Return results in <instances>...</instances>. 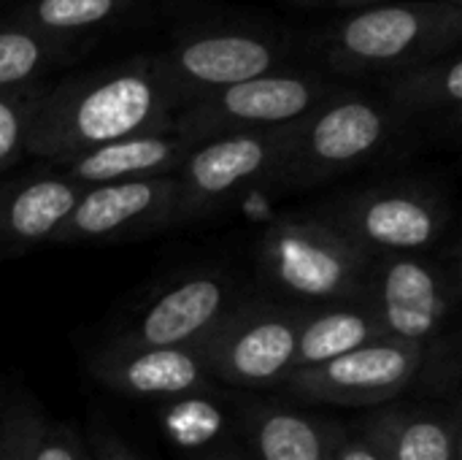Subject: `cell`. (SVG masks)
<instances>
[{
    "mask_svg": "<svg viewBox=\"0 0 462 460\" xmlns=\"http://www.w3.org/2000/svg\"><path fill=\"white\" fill-rule=\"evenodd\" d=\"M81 190L51 165L22 176H0V258L54 244Z\"/></svg>",
    "mask_w": 462,
    "mask_h": 460,
    "instance_id": "e0dca14e",
    "label": "cell"
},
{
    "mask_svg": "<svg viewBox=\"0 0 462 460\" xmlns=\"http://www.w3.org/2000/svg\"><path fill=\"white\" fill-rule=\"evenodd\" d=\"M0 3H5V0H0Z\"/></svg>",
    "mask_w": 462,
    "mask_h": 460,
    "instance_id": "d6a6232c",
    "label": "cell"
},
{
    "mask_svg": "<svg viewBox=\"0 0 462 460\" xmlns=\"http://www.w3.org/2000/svg\"><path fill=\"white\" fill-rule=\"evenodd\" d=\"M300 3H325V0H300Z\"/></svg>",
    "mask_w": 462,
    "mask_h": 460,
    "instance_id": "1f68e13d",
    "label": "cell"
},
{
    "mask_svg": "<svg viewBox=\"0 0 462 460\" xmlns=\"http://www.w3.org/2000/svg\"><path fill=\"white\" fill-rule=\"evenodd\" d=\"M192 144L184 141L173 130L127 136L95 149H87L76 157L54 163L51 168L70 179L79 187L133 182V179H154L171 176L179 171Z\"/></svg>",
    "mask_w": 462,
    "mask_h": 460,
    "instance_id": "ac0fdd59",
    "label": "cell"
},
{
    "mask_svg": "<svg viewBox=\"0 0 462 460\" xmlns=\"http://www.w3.org/2000/svg\"><path fill=\"white\" fill-rule=\"evenodd\" d=\"M43 415L30 401H16L0 415V460H24Z\"/></svg>",
    "mask_w": 462,
    "mask_h": 460,
    "instance_id": "484cf974",
    "label": "cell"
},
{
    "mask_svg": "<svg viewBox=\"0 0 462 460\" xmlns=\"http://www.w3.org/2000/svg\"><path fill=\"white\" fill-rule=\"evenodd\" d=\"M333 460H379V455L352 431V426L341 423L338 442H336V458Z\"/></svg>",
    "mask_w": 462,
    "mask_h": 460,
    "instance_id": "83f0119b",
    "label": "cell"
},
{
    "mask_svg": "<svg viewBox=\"0 0 462 460\" xmlns=\"http://www.w3.org/2000/svg\"><path fill=\"white\" fill-rule=\"evenodd\" d=\"M195 460H249V458L244 455V450H241L238 445H230V447L214 450V453H208V455H203V458H195Z\"/></svg>",
    "mask_w": 462,
    "mask_h": 460,
    "instance_id": "f1b7e54d",
    "label": "cell"
},
{
    "mask_svg": "<svg viewBox=\"0 0 462 460\" xmlns=\"http://www.w3.org/2000/svg\"><path fill=\"white\" fill-rule=\"evenodd\" d=\"M379 339H384V331L363 301L306 309L298 333L295 369L328 363Z\"/></svg>",
    "mask_w": 462,
    "mask_h": 460,
    "instance_id": "44dd1931",
    "label": "cell"
},
{
    "mask_svg": "<svg viewBox=\"0 0 462 460\" xmlns=\"http://www.w3.org/2000/svg\"><path fill=\"white\" fill-rule=\"evenodd\" d=\"M382 100L411 122L460 130L462 119V57L449 52L430 62L382 79Z\"/></svg>",
    "mask_w": 462,
    "mask_h": 460,
    "instance_id": "d6986e66",
    "label": "cell"
},
{
    "mask_svg": "<svg viewBox=\"0 0 462 460\" xmlns=\"http://www.w3.org/2000/svg\"><path fill=\"white\" fill-rule=\"evenodd\" d=\"M290 125L230 133L200 141L189 149L176 179L173 228L195 225L230 209L254 187H273Z\"/></svg>",
    "mask_w": 462,
    "mask_h": 460,
    "instance_id": "9c48e42d",
    "label": "cell"
},
{
    "mask_svg": "<svg viewBox=\"0 0 462 460\" xmlns=\"http://www.w3.org/2000/svg\"><path fill=\"white\" fill-rule=\"evenodd\" d=\"M89 453L92 460H143L138 455L116 431H111L108 426H95L89 434Z\"/></svg>",
    "mask_w": 462,
    "mask_h": 460,
    "instance_id": "4316f807",
    "label": "cell"
},
{
    "mask_svg": "<svg viewBox=\"0 0 462 460\" xmlns=\"http://www.w3.org/2000/svg\"><path fill=\"white\" fill-rule=\"evenodd\" d=\"M43 95H46L43 81L32 87L0 92V176L27 155L30 133Z\"/></svg>",
    "mask_w": 462,
    "mask_h": 460,
    "instance_id": "cb8c5ba5",
    "label": "cell"
},
{
    "mask_svg": "<svg viewBox=\"0 0 462 460\" xmlns=\"http://www.w3.org/2000/svg\"><path fill=\"white\" fill-rule=\"evenodd\" d=\"M409 122L382 95L338 87L317 108L290 125L273 187L311 190L376 163Z\"/></svg>",
    "mask_w": 462,
    "mask_h": 460,
    "instance_id": "277c9868",
    "label": "cell"
},
{
    "mask_svg": "<svg viewBox=\"0 0 462 460\" xmlns=\"http://www.w3.org/2000/svg\"><path fill=\"white\" fill-rule=\"evenodd\" d=\"M441 3H449V5H460V8H462V0H441Z\"/></svg>",
    "mask_w": 462,
    "mask_h": 460,
    "instance_id": "4dcf8cb0",
    "label": "cell"
},
{
    "mask_svg": "<svg viewBox=\"0 0 462 460\" xmlns=\"http://www.w3.org/2000/svg\"><path fill=\"white\" fill-rule=\"evenodd\" d=\"M309 214L336 228L371 258L439 255L455 228L449 198L425 179H390L346 190Z\"/></svg>",
    "mask_w": 462,
    "mask_h": 460,
    "instance_id": "8992f818",
    "label": "cell"
},
{
    "mask_svg": "<svg viewBox=\"0 0 462 460\" xmlns=\"http://www.w3.org/2000/svg\"><path fill=\"white\" fill-rule=\"evenodd\" d=\"M462 8L441 0H395L336 22L319 38L325 62L338 76H393L457 52Z\"/></svg>",
    "mask_w": 462,
    "mask_h": 460,
    "instance_id": "5b68a950",
    "label": "cell"
},
{
    "mask_svg": "<svg viewBox=\"0 0 462 460\" xmlns=\"http://www.w3.org/2000/svg\"><path fill=\"white\" fill-rule=\"evenodd\" d=\"M133 0H27L14 22L54 38H70L119 16Z\"/></svg>",
    "mask_w": 462,
    "mask_h": 460,
    "instance_id": "603a6c76",
    "label": "cell"
},
{
    "mask_svg": "<svg viewBox=\"0 0 462 460\" xmlns=\"http://www.w3.org/2000/svg\"><path fill=\"white\" fill-rule=\"evenodd\" d=\"M338 87V81L317 70L279 68L181 106L173 133L195 146L230 133L284 127L306 117Z\"/></svg>",
    "mask_w": 462,
    "mask_h": 460,
    "instance_id": "30bf717a",
    "label": "cell"
},
{
    "mask_svg": "<svg viewBox=\"0 0 462 460\" xmlns=\"http://www.w3.org/2000/svg\"><path fill=\"white\" fill-rule=\"evenodd\" d=\"M73 46L65 38L38 33L19 22L0 24V92L41 84V79L70 57Z\"/></svg>",
    "mask_w": 462,
    "mask_h": 460,
    "instance_id": "7402d4cb",
    "label": "cell"
},
{
    "mask_svg": "<svg viewBox=\"0 0 462 460\" xmlns=\"http://www.w3.org/2000/svg\"><path fill=\"white\" fill-rule=\"evenodd\" d=\"M306 309L265 296H244L195 347L206 374L230 390L268 393L295 371Z\"/></svg>",
    "mask_w": 462,
    "mask_h": 460,
    "instance_id": "52a82bcc",
    "label": "cell"
},
{
    "mask_svg": "<svg viewBox=\"0 0 462 460\" xmlns=\"http://www.w3.org/2000/svg\"><path fill=\"white\" fill-rule=\"evenodd\" d=\"M284 46L276 35L246 27H217L179 35L154 54L181 106L217 89L284 68Z\"/></svg>",
    "mask_w": 462,
    "mask_h": 460,
    "instance_id": "8fae6325",
    "label": "cell"
},
{
    "mask_svg": "<svg viewBox=\"0 0 462 460\" xmlns=\"http://www.w3.org/2000/svg\"><path fill=\"white\" fill-rule=\"evenodd\" d=\"M352 431L379 460H462L460 401H393Z\"/></svg>",
    "mask_w": 462,
    "mask_h": 460,
    "instance_id": "9a60e30c",
    "label": "cell"
},
{
    "mask_svg": "<svg viewBox=\"0 0 462 460\" xmlns=\"http://www.w3.org/2000/svg\"><path fill=\"white\" fill-rule=\"evenodd\" d=\"M179 111L154 54H138L46 87L27 155L54 165L127 136L173 130Z\"/></svg>",
    "mask_w": 462,
    "mask_h": 460,
    "instance_id": "6da1fadb",
    "label": "cell"
},
{
    "mask_svg": "<svg viewBox=\"0 0 462 460\" xmlns=\"http://www.w3.org/2000/svg\"><path fill=\"white\" fill-rule=\"evenodd\" d=\"M374 258L314 214H282L257 239L260 296L300 309L363 301Z\"/></svg>",
    "mask_w": 462,
    "mask_h": 460,
    "instance_id": "3957f363",
    "label": "cell"
},
{
    "mask_svg": "<svg viewBox=\"0 0 462 460\" xmlns=\"http://www.w3.org/2000/svg\"><path fill=\"white\" fill-rule=\"evenodd\" d=\"M460 298V255L439 252L374 258L363 304L384 336L428 344L457 331Z\"/></svg>",
    "mask_w": 462,
    "mask_h": 460,
    "instance_id": "ba28073f",
    "label": "cell"
},
{
    "mask_svg": "<svg viewBox=\"0 0 462 460\" xmlns=\"http://www.w3.org/2000/svg\"><path fill=\"white\" fill-rule=\"evenodd\" d=\"M24 460H92V453L70 423H51L43 418Z\"/></svg>",
    "mask_w": 462,
    "mask_h": 460,
    "instance_id": "d4e9b609",
    "label": "cell"
},
{
    "mask_svg": "<svg viewBox=\"0 0 462 460\" xmlns=\"http://www.w3.org/2000/svg\"><path fill=\"white\" fill-rule=\"evenodd\" d=\"M341 8H371V5H382V3H395V0H336Z\"/></svg>",
    "mask_w": 462,
    "mask_h": 460,
    "instance_id": "f546056e",
    "label": "cell"
},
{
    "mask_svg": "<svg viewBox=\"0 0 462 460\" xmlns=\"http://www.w3.org/2000/svg\"><path fill=\"white\" fill-rule=\"evenodd\" d=\"M460 371L457 328L428 344L384 336L328 363L295 369L279 390L300 404L349 409H374L406 396L460 401Z\"/></svg>",
    "mask_w": 462,
    "mask_h": 460,
    "instance_id": "7a4b0ae2",
    "label": "cell"
},
{
    "mask_svg": "<svg viewBox=\"0 0 462 460\" xmlns=\"http://www.w3.org/2000/svg\"><path fill=\"white\" fill-rule=\"evenodd\" d=\"M341 423L257 393L236 404V445L249 460H333Z\"/></svg>",
    "mask_w": 462,
    "mask_h": 460,
    "instance_id": "2e32d148",
    "label": "cell"
},
{
    "mask_svg": "<svg viewBox=\"0 0 462 460\" xmlns=\"http://www.w3.org/2000/svg\"><path fill=\"white\" fill-rule=\"evenodd\" d=\"M241 282L222 266L189 268L152 296L111 342L146 347H198L244 298Z\"/></svg>",
    "mask_w": 462,
    "mask_h": 460,
    "instance_id": "7c38bea8",
    "label": "cell"
},
{
    "mask_svg": "<svg viewBox=\"0 0 462 460\" xmlns=\"http://www.w3.org/2000/svg\"><path fill=\"white\" fill-rule=\"evenodd\" d=\"M241 390L219 388L162 404V434L192 460L236 445V404Z\"/></svg>",
    "mask_w": 462,
    "mask_h": 460,
    "instance_id": "ffe728a7",
    "label": "cell"
},
{
    "mask_svg": "<svg viewBox=\"0 0 462 460\" xmlns=\"http://www.w3.org/2000/svg\"><path fill=\"white\" fill-rule=\"evenodd\" d=\"M176 179H133L114 184L84 187L65 225L60 228L57 247L84 244H125L157 230L173 228Z\"/></svg>",
    "mask_w": 462,
    "mask_h": 460,
    "instance_id": "4fadbf2b",
    "label": "cell"
},
{
    "mask_svg": "<svg viewBox=\"0 0 462 460\" xmlns=\"http://www.w3.org/2000/svg\"><path fill=\"white\" fill-rule=\"evenodd\" d=\"M87 371L95 382L122 399L133 401H176L195 393L219 390L195 347H146V344H100Z\"/></svg>",
    "mask_w": 462,
    "mask_h": 460,
    "instance_id": "5bb4252c",
    "label": "cell"
}]
</instances>
